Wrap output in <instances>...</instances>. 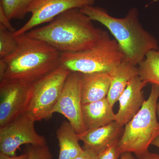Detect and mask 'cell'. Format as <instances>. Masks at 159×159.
Wrapping results in <instances>:
<instances>
[{
  "mask_svg": "<svg viewBox=\"0 0 159 159\" xmlns=\"http://www.w3.org/2000/svg\"><path fill=\"white\" fill-rule=\"evenodd\" d=\"M15 36L17 49L0 59V81L15 80L33 84L61 66V53L52 46L26 34Z\"/></svg>",
  "mask_w": 159,
  "mask_h": 159,
  "instance_id": "1",
  "label": "cell"
},
{
  "mask_svg": "<svg viewBox=\"0 0 159 159\" xmlns=\"http://www.w3.org/2000/svg\"><path fill=\"white\" fill-rule=\"evenodd\" d=\"M80 9L65 11L47 25L33 29L26 34L42 41L60 53H70L90 48L99 39L102 30Z\"/></svg>",
  "mask_w": 159,
  "mask_h": 159,
  "instance_id": "2",
  "label": "cell"
},
{
  "mask_svg": "<svg viewBox=\"0 0 159 159\" xmlns=\"http://www.w3.org/2000/svg\"><path fill=\"white\" fill-rule=\"evenodd\" d=\"M92 20L96 21L107 28L124 55V60L138 66L149 51L159 48L158 42L146 31L139 21L136 8L129 11L125 17L111 16L105 9L93 6L80 9Z\"/></svg>",
  "mask_w": 159,
  "mask_h": 159,
  "instance_id": "3",
  "label": "cell"
},
{
  "mask_svg": "<svg viewBox=\"0 0 159 159\" xmlns=\"http://www.w3.org/2000/svg\"><path fill=\"white\" fill-rule=\"evenodd\" d=\"M159 97V87L152 84L148 99L145 100L138 113L125 125L118 143L120 153L131 152L139 158L148 151L149 145L159 136V122L157 114Z\"/></svg>",
  "mask_w": 159,
  "mask_h": 159,
  "instance_id": "4",
  "label": "cell"
},
{
  "mask_svg": "<svg viewBox=\"0 0 159 159\" xmlns=\"http://www.w3.org/2000/svg\"><path fill=\"white\" fill-rule=\"evenodd\" d=\"M125 60L116 39L102 30L100 37L90 48L70 53H61V65L70 72L82 74L108 72Z\"/></svg>",
  "mask_w": 159,
  "mask_h": 159,
  "instance_id": "5",
  "label": "cell"
},
{
  "mask_svg": "<svg viewBox=\"0 0 159 159\" xmlns=\"http://www.w3.org/2000/svg\"><path fill=\"white\" fill-rule=\"evenodd\" d=\"M70 72L61 65L32 84L31 98L26 115L35 122L50 118Z\"/></svg>",
  "mask_w": 159,
  "mask_h": 159,
  "instance_id": "6",
  "label": "cell"
},
{
  "mask_svg": "<svg viewBox=\"0 0 159 159\" xmlns=\"http://www.w3.org/2000/svg\"><path fill=\"white\" fill-rule=\"evenodd\" d=\"M34 122L25 113L0 127V152L9 156H15L16 151L23 145H47L45 138L36 132Z\"/></svg>",
  "mask_w": 159,
  "mask_h": 159,
  "instance_id": "7",
  "label": "cell"
},
{
  "mask_svg": "<svg viewBox=\"0 0 159 159\" xmlns=\"http://www.w3.org/2000/svg\"><path fill=\"white\" fill-rule=\"evenodd\" d=\"M32 85L15 80L0 81V127L25 113L31 99Z\"/></svg>",
  "mask_w": 159,
  "mask_h": 159,
  "instance_id": "8",
  "label": "cell"
},
{
  "mask_svg": "<svg viewBox=\"0 0 159 159\" xmlns=\"http://www.w3.org/2000/svg\"><path fill=\"white\" fill-rule=\"evenodd\" d=\"M81 76V73L70 72L53 111L64 116L77 134L86 130L82 118Z\"/></svg>",
  "mask_w": 159,
  "mask_h": 159,
  "instance_id": "9",
  "label": "cell"
},
{
  "mask_svg": "<svg viewBox=\"0 0 159 159\" xmlns=\"http://www.w3.org/2000/svg\"><path fill=\"white\" fill-rule=\"evenodd\" d=\"M95 0H34L28 9L31 17L23 27L16 30L15 36L26 34L35 27L51 21L65 11L93 6Z\"/></svg>",
  "mask_w": 159,
  "mask_h": 159,
  "instance_id": "10",
  "label": "cell"
},
{
  "mask_svg": "<svg viewBox=\"0 0 159 159\" xmlns=\"http://www.w3.org/2000/svg\"><path fill=\"white\" fill-rule=\"evenodd\" d=\"M146 85L137 75L131 80L119 97V108L115 115V121L122 127L141 109L145 101L142 89Z\"/></svg>",
  "mask_w": 159,
  "mask_h": 159,
  "instance_id": "11",
  "label": "cell"
},
{
  "mask_svg": "<svg viewBox=\"0 0 159 159\" xmlns=\"http://www.w3.org/2000/svg\"><path fill=\"white\" fill-rule=\"evenodd\" d=\"M123 127L116 121L107 125L86 130L78 134L80 141L84 143L83 149H90L99 154L118 139L122 133Z\"/></svg>",
  "mask_w": 159,
  "mask_h": 159,
  "instance_id": "12",
  "label": "cell"
},
{
  "mask_svg": "<svg viewBox=\"0 0 159 159\" xmlns=\"http://www.w3.org/2000/svg\"><path fill=\"white\" fill-rule=\"evenodd\" d=\"M110 85L111 77L108 72L82 74L81 96L82 104L107 98Z\"/></svg>",
  "mask_w": 159,
  "mask_h": 159,
  "instance_id": "13",
  "label": "cell"
},
{
  "mask_svg": "<svg viewBox=\"0 0 159 159\" xmlns=\"http://www.w3.org/2000/svg\"><path fill=\"white\" fill-rule=\"evenodd\" d=\"M82 112L86 130L102 127L115 121L116 114L107 98L83 104Z\"/></svg>",
  "mask_w": 159,
  "mask_h": 159,
  "instance_id": "14",
  "label": "cell"
},
{
  "mask_svg": "<svg viewBox=\"0 0 159 159\" xmlns=\"http://www.w3.org/2000/svg\"><path fill=\"white\" fill-rule=\"evenodd\" d=\"M108 73L110 76L111 85L107 98L113 107L131 80L139 75V69L138 66L123 60Z\"/></svg>",
  "mask_w": 159,
  "mask_h": 159,
  "instance_id": "15",
  "label": "cell"
},
{
  "mask_svg": "<svg viewBox=\"0 0 159 159\" xmlns=\"http://www.w3.org/2000/svg\"><path fill=\"white\" fill-rule=\"evenodd\" d=\"M60 148L58 159H73L83 152L80 147L78 134L67 121L61 123L57 130Z\"/></svg>",
  "mask_w": 159,
  "mask_h": 159,
  "instance_id": "16",
  "label": "cell"
},
{
  "mask_svg": "<svg viewBox=\"0 0 159 159\" xmlns=\"http://www.w3.org/2000/svg\"><path fill=\"white\" fill-rule=\"evenodd\" d=\"M138 66L139 76L143 82L159 87V48L149 51Z\"/></svg>",
  "mask_w": 159,
  "mask_h": 159,
  "instance_id": "17",
  "label": "cell"
},
{
  "mask_svg": "<svg viewBox=\"0 0 159 159\" xmlns=\"http://www.w3.org/2000/svg\"><path fill=\"white\" fill-rule=\"evenodd\" d=\"M34 0H1L2 7L6 16L12 19L22 20L28 13L29 6Z\"/></svg>",
  "mask_w": 159,
  "mask_h": 159,
  "instance_id": "18",
  "label": "cell"
},
{
  "mask_svg": "<svg viewBox=\"0 0 159 159\" xmlns=\"http://www.w3.org/2000/svg\"><path fill=\"white\" fill-rule=\"evenodd\" d=\"M18 47V43L14 32L0 24V59L13 54Z\"/></svg>",
  "mask_w": 159,
  "mask_h": 159,
  "instance_id": "19",
  "label": "cell"
},
{
  "mask_svg": "<svg viewBox=\"0 0 159 159\" xmlns=\"http://www.w3.org/2000/svg\"><path fill=\"white\" fill-rule=\"evenodd\" d=\"M29 159H52L53 155L48 145L43 146L31 145L28 149Z\"/></svg>",
  "mask_w": 159,
  "mask_h": 159,
  "instance_id": "20",
  "label": "cell"
},
{
  "mask_svg": "<svg viewBox=\"0 0 159 159\" xmlns=\"http://www.w3.org/2000/svg\"><path fill=\"white\" fill-rule=\"evenodd\" d=\"M119 140L118 139L115 140L98 154L97 159H119L121 154L118 149Z\"/></svg>",
  "mask_w": 159,
  "mask_h": 159,
  "instance_id": "21",
  "label": "cell"
},
{
  "mask_svg": "<svg viewBox=\"0 0 159 159\" xmlns=\"http://www.w3.org/2000/svg\"><path fill=\"white\" fill-rule=\"evenodd\" d=\"M0 24L6 27V29L11 32L15 33L16 31V29H14V27L11 25L10 23V20L6 16V13L1 6H0Z\"/></svg>",
  "mask_w": 159,
  "mask_h": 159,
  "instance_id": "22",
  "label": "cell"
},
{
  "mask_svg": "<svg viewBox=\"0 0 159 159\" xmlns=\"http://www.w3.org/2000/svg\"><path fill=\"white\" fill-rule=\"evenodd\" d=\"M83 152L73 159H97L98 154L90 149H84Z\"/></svg>",
  "mask_w": 159,
  "mask_h": 159,
  "instance_id": "23",
  "label": "cell"
},
{
  "mask_svg": "<svg viewBox=\"0 0 159 159\" xmlns=\"http://www.w3.org/2000/svg\"><path fill=\"white\" fill-rule=\"evenodd\" d=\"M0 159H29V155L28 152H27L18 156H9L0 152Z\"/></svg>",
  "mask_w": 159,
  "mask_h": 159,
  "instance_id": "24",
  "label": "cell"
},
{
  "mask_svg": "<svg viewBox=\"0 0 159 159\" xmlns=\"http://www.w3.org/2000/svg\"><path fill=\"white\" fill-rule=\"evenodd\" d=\"M139 159H159V154L155 153H151L148 151L144 154Z\"/></svg>",
  "mask_w": 159,
  "mask_h": 159,
  "instance_id": "25",
  "label": "cell"
},
{
  "mask_svg": "<svg viewBox=\"0 0 159 159\" xmlns=\"http://www.w3.org/2000/svg\"><path fill=\"white\" fill-rule=\"evenodd\" d=\"M119 159H136L131 152H125L121 154Z\"/></svg>",
  "mask_w": 159,
  "mask_h": 159,
  "instance_id": "26",
  "label": "cell"
},
{
  "mask_svg": "<svg viewBox=\"0 0 159 159\" xmlns=\"http://www.w3.org/2000/svg\"><path fill=\"white\" fill-rule=\"evenodd\" d=\"M151 145L156 146L159 148V136L157 137L153 140V142L152 143Z\"/></svg>",
  "mask_w": 159,
  "mask_h": 159,
  "instance_id": "27",
  "label": "cell"
},
{
  "mask_svg": "<svg viewBox=\"0 0 159 159\" xmlns=\"http://www.w3.org/2000/svg\"><path fill=\"white\" fill-rule=\"evenodd\" d=\"M157 116L158 118V119L159 120V102L157 103Z\"/></svg>",
  "mask_w": 159,
  "mask_h": 159,
  "instance_id": "28",
  "label": "cell"
}]
</instances>
